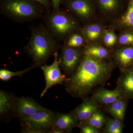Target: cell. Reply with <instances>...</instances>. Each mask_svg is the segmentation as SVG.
Segmentation results:
<instances>
[{
	"label": "cell",
	"mask_w": 133,
	"mask_h": 133,
	"mask_svg": "<svg viewBox=\"0 0 133 133\" xmlns=\"http://www.w3.org/2000/svg\"><path fill=\"white\" fill-rule=\"evenodd\" d=\"M120 22L124 26L133 27V0H128L127 11L121 18Z\"/></svg>",
	"instance_id": "cell-21"
},
{
	"label": "cell",
	"mask_w": 133,
	"mask_h": 133,
	"mask_svg": "<svg viewBox=\"0 0 133 133\" xmlns=\"http://www.w3.org/2000/svg\"><path fill=\"white\" fill-rule=\"evenodd\" d=\"M46 109L31 98L24 97H16L14 117H27Z\"/></svg>",
	"instance_id": "cell-8"
},
{
	"label": "cell",
	"mask_w": 133,
	"mask_h": 133,
	"mask_svg": "<svg viewBox=\"0 0 133 133\" xmlns=\"http://www.w3.org/2000/svg\"><path fill=\"white\" fill-rule=\"evenodd\" d=\"M81 132L83 133H98L100 132L99 129L92 126L87 124L84 125L80 124L79 125Z\"/></svg>",
	"instance_id": "cell-27"
},
{
	"label": "cell",
	"mask_w": 133,
	"mask_h": 133,
	"mask_svg": "<svg viewBox=\"0 0 133 133\" xmlns=\"http://www.w3.org/2000/svg\"><path fill=\"white\" fill-rule=\"evenodd\" d=\"M101 26L97 24H94L86 27L83 30V33L88 40L94 41L99 37L101 34Z\"/></svg>",
	"instance_id": "cell-19"
},
{
	"label": "cell",
	"mask_w": 133,
	"mask_h": 133,
	"mask_svg": "<svg viewBox=\"0 0 133 133\" xmlns=\"http://www.w3.org/2000/svg\"><path fill=\"white\" fill-rule=\"evenodd\" d=\"M56 114L46 108L31 116L19 119L22 125L31 128L40 133H49L53 128Z\"/></svg>",
	"instance_id": "cell-5"
},
{
	"label": "cell",
	"mask_w": 133,
	"mask_h": 133,
	"mask_svg": "<svg viewBox=\"0 0 133 133\" xmlns=\"http://www.w3.org/2000/svg\"><path fill=\"white\" fill-rule=\"evenodd\" d=\"M31 35L25 48V51L36 67L46 64L49 58L58 51V40L42 23L30 27Z\"/></svg>",
	"instance_id": "cell-2"
},
{
	"label": "cell",
	"mask_w": 133,
	"mask_h": 133,
	"mask_svg": "<svg viewBox=\"0 0 133 133\" xmlns=\"http://www.w3.org/2000/svg\"><path fill=\"white\" fill-rule=\"evenodd\" d=\"M115 56L121 66L124 68L127 67L133 61V48H126L119 50Z\"/></svg>",
	"instance_id": "cell-14"
},
{
	"label": "cell",
	"mask_w": 133,
	"mask_h": 133,
	"mask_svg": "<svg viewBox=\"0 0 133 133\" xmlns=\"http://www.w3.org/2000/svg\"><path fill=\"white\" fill-rule=\"evenodd\" d=\"M81 53L78 48L66 44L62 48L59 57L60 69L64 74L71 76L80 64Z\"/></svg>",
	"instance_id": "cell-7"
},
{
	"label": "cell",
	"mask_w": 133,
	"mask_h": 133,
	"mask_svg": "<svg viewBox=\"0 0 133 133\" xmlns=\"http://www.w3.org/2000/svg\"><path fill=\"white\" fill-rule=\"evenodd\" d=\"M112 70V66L107 63L84 55L75 71L66 78V90L72 97L84 98L109 78Z\"/></svg>",
	"instance_id": "cell-1"
},
{
	"label": "cell",
	"mask_w": 133,
	"mask_h": 133,
	"mask_svg": "<svg viewBox=\"0 0 133 133\" xmlns=\"http://www.w3.org/2000/svg\"><path fill=\"white\" fill-rule=\"evenodd\" d=\"M36 68L34 65L29 67L23 70L16 72L10 71L6 69H2L0 70V79L3 81H6L11 79L15 76H22L23 74Z\"/></svg>",
	"instance_id": "cell-20"
},
{
	"label": "cell",
	"mask_w": 133,
	"mask_h": 133,
	"mask_svg": "<svg viewBox=\"0 0 133 133\" xmlns=\"http://www.w3.org/2000/svg\"><path fill=\"white\" fill-rule=\"evenodd\" d=\"M94 97L101 104H111L121 99L122 94L118 89L113 90L101 89L96 91Z\"/></svg>",
	"instance_id": "cell-13"
},
{
	"label": "cell",
	"mask_w": 133,
	"mask_h": 133,
	"mask_svg": "<svg viewBox=\"0 0 133 133\" xmlns=\"http://www.w3.org/2000/svg\"><path fill=\"white\" fill-rule=\"evenodd\" d=\"M105 131L108 133H121L122 131V125L118 119H110L107 122Z\"/></svg>",
	"instance_id": "cell-23"
},
{
	"label": "cell",
	"mask_w": 133,
	"mask_h": 133,
	"mask_svg": "<svg viewBox=\"0 0 133 133\" xmlns=\"http://www.w3.org/2000/svg\"><path fill=\"white\" fill-rule=\"evenodd\" d=\"M84 54L95 59L102 60L107 57L108 52L105 48L102 46L92 45L86 48L84 50Z\"/></svg>",
	"instance_id": "cell-16"
},
{
	"label": "cell",
	"mask_w": 133,
	"mask_h": 133,
	"mask_svg": "<svg viewBox=\"0 0 133 133\" xmlns=\"http://www.w3.org/2000/svg\"><path fill=\"white\" fill-rule=\"evenodd\" d=\"M88 124L99 129L104 125L105 122L104 116L100 112H95L87 120Z\"/></svg>",
	"instance_id": "cell-22"
},
{
	"label": "cell",
	"mask_w": 133,
	"mask_h": 133,
	"mask_svg": "<svg viewBox=\"0 0 133 133\" xmlns=\"http://www.w3.org/2000/svg\"><path fill=\"white\" fill-rule=\"evenodd\" d=\"M45 10L42 5L34 0H1L0 5L1 14L19 23L43 18Z\"/></svg>",
	"instance_id": "cell-3"
},
{
	"label": "cell",
	"mask_w": 133,
	"mask_h": 133,
	"mask_svg": "<svg viewBox=\"0 0 133 133\" xmlns=\"http://www.w3.org/2000/svg\"><path fill=\"white\" fill-rule=\"evenodd\" d=\"M77 120L72 113H56L52 129H58L63 132H70L77 124Z\"/></svg>",
	"instance_id": "cell-11"
},
{
	"label": "cell",
	"mask_w": 133,
	"mask_h": 133,
	"mask_svg": "<svg viewBox=\"0 0 133 133\" xmlns=\"http://www.w3.org/2000/svg\"><path fill=\"white\" fill-rule=\"evenodd\" d=\"M54 57V61L52 64L49 65L45 64L41 67L43 72L45 82V87L40 95L41 98L43 97L48 90L53 86L64 84L67 78L61 72L58 52H56Z\"/></svg>",
	"instance_id": "cell-6"
},
{
	"label": "cell",
	"mask_w": 133,
	"mask_h": 133,
	"mask_svg": "<svg viewBox=\"0 0 133 133\" xmlns=\"http://www.w3.org/2000/svg\"><path fill=\"white\" fill-rule=\"evenodd\" d=\"M119 91L122 93L133 94V72L121 77L118 82Z\"/></svg>",
	"instance_id": "cell-15"
},
{
	"label": "cell",
	"mask_w": 133,
	"mask_h": 133,
	"mask_svg": "<svg viewBox=\"0 0 133 133\" xmlns=\"http://www.w3.org/2000/svg\"><path fill=\"white\" fill-rule=\"evenodd\" d=\"M125 101L121 98L111 104L109 108V111L115 118L122 120L125 115Z\"/></svg>",
	"instance_id": "cell-17"
},
{
	"label": "cell",
	"mask_w": 133,
	"mask_h": 133,
	"mask_svg": "<svg viewBox=\"0 0 133 133\" xmlns=\"http://www.w3.org/2000/svg\"><path fill=\"white\" fill-rule=\"evenodd\" d=\"M97 111L98 106L95 102L92 101L87 100L76 108L72 113L77 121L81 123L87 120Z\"/></svg>",
	"instance_id": "cell-12"
},
{
	"label": "cell",
	"mask_w": 133,
	"mask_h": 133,
	"mask_svg": "<svg viewBox=\"0 0 133 133\" xmlns=\"http://www.w3.org/2000/svg\"><path fill=\"white\" fill-rule=\"evenodd\" d=\"M102 10L105 12L116 10L121 4L122 0H96Z\"/></svg>",
	"instance_id": "cell-18"
},
{
	"label": "cell",
	"mask_w": 133,
	"mask_h": 133,
	"mask_svg": "<svg viewBox=\"0 0 133 133\" xmlns=\"http://www.w3.org/2000/svg\"><path fill=\"white\" fill-rule=\"evenodd\" d=\"M42 5L46 9L47 12H50L51 3L49 0H34Z\"/></svg>",
	"instance_id": "cell-28"
},
{
	"label": "cell",
	"mask_w": 133,
	"mask_h": 133,
	"mask_svg": "<svg viewBox=\"0 0 133 133\" xmlns=\"http://www.w3.org/2000/svg\"><path fill=\"white\" fill-rule=\"evenodd\" d=\"M66 7L82 19L90 16L93 11L92 0H66Z\"/></svg>",
	"instance_id": "cell-9"
},
{
	"label": "cell",
	"mask_w": 133,
	"mask_h": 133,
	"mask_svg": "<svg viewBox=\"0 0 133 133\" xmlns=\"http://www.w3.org/2000/svg\"><path fill=\"white\" fill-rule=\"evenodd\" d=\"M117 38L114 33L108 31L106 33L104 37V42L106 45L109 47L113 46L116 42Z\"/></svg>",
	"instance_id": "cell-25"
},
{
	"label": "cell",
	"mask_w": 133,
	"mask_h": 133,
	"mask_svg": "<svg viewBox=\"0 0 133 133\" xmlns=\"http://www.w3.org/2000/svg\"><path fill=\"white\" fill-rule=\"evenodd\" d=\"M84 40L83 37L78 34H72L69 37L66 44L70 47L78 48L83 45Z\"/></svg>",
	"instance_id": "cell-24"
},
{
	"label": "cell",
	"mask_w": 133,
	"mask_h": 133,
	"mask_svg": "<svg viewBox=\"0 0 133 133\" xmlns=\"http://www.w3.org/2000/svg\"><path fill=\"white\" fill-rule=\"evenodd\" d=\"M119 42L122 45L133 44V34L127 33L123 34L120 37Z\"/></svg>",
	"instance_id": "cell-26"
},
{
	"label": "cell",
	"mask_w": 133,
	"mask_h": 133,
	"mask_svg": "<svg viewBox=\"0 0 133 133\" xmlns=\"http://www.w3.org/2000/svg\"><path fill=\"white\" fill-rule=\"evenodd\" d=\"M43 18L45 27L59 41L63 40L77 28L76 20L59 9L46 12Z\"/></svg>",
	"instance_id": "cell-4"
},
{
	"label": "cell",
	"mask_w": 133,
	"mask_h": 133,
	"mask_svg": "<svg viewBox=\"0 0 133 133\" xmlns=\"http://www.w3.org/2000/svg\"><path fill=\"white\" fill-rule=\"evenodd\" d=\"M52 1L53 9L56 10L59 9V5L62 0H51Z\"/></svg>",
	"instance_id": "cell-29"
},
{
	"label": "cell",
	"mask_w": 133,
	"mask_h": 133,
	"mask_svg": "<svg viewBox=\"0 0 133 133\" xmlns=\"http://www.w3.org/2000/svg\"><path fill=\"white\" fill-rule=\"evenodd\" d=\"M16 97L6 91H0V115L2 119L14 117Z\"/></svg>",
	"instance_id": "cell-10"
}]
</instances>
